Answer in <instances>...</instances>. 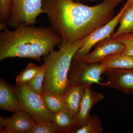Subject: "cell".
<instances>
[{"label": "cell", "mask_w": 133, "mask_h": 133, "mask_svg": "<svg viewBox=\"0 0 133 133\" xmlns=\"http://www.w3.org/2000/svg\"><path fill=\"white\" fill-rule=\"evenodd\" d=\"M118 3L104 0L88 6L73 0H43V13L62 42L81 41L113 18Z\"/></svg>", "instance_id": "cell-1"}, {"label": "cell", "mask_w": 133, "mask_h": 133, "mask_svg": "<svg viewBox=\"0 0 133 133\" xmlns=\"http://www.w3.org/2000/svg\"><path fill=\"white\" fill-rule=\"evenodd\" d=\"M0 32V61L9 58H28L41 62L62 38L50 27L21 23L13 30L6 26Z\"/></svg>", "instance_id": "cell-2"}, {"label": "cell", "mask_w": 133, "mask_h": 133, "mask_svg": "<svg viewBox=\"0 0 133 133\" xmlns=\"http://www.w3.org/2000/svg\"><path fill=\"white\" fill-rule=\"evenodd\" d=\"M83 42V39L75 43L62 42L58 50H52L43 57L46 69L43 91L63 97L70 84L68 76L72 60Z\"/></svg>", "instance_id": "cell-3"}, {"label": "cell", "mask_w": 133, "mask_h": 133, "mask_svg": "<svg viewBox=\"0 0 133 133\" xmlns=\"http://www.w3.org/2000/svg\"><path fill=\"white\" fill-rule=\"evenodd\" d=\"M14 90L20 110L31 115L37 122L52 121L53 113L45 105L41 95L34 92L25 84H16Z\"/></svg>", "instance_id": "cell-4"}, {"label": "cell", "mask_w": 133, "mask_h": 133, "mask_svg": "<svg viewBox=\"0 0 133 133\" xmlns=\"http://www.w3.org/2000/svg\"><path fill=\"white\" fill-rule=\"evenodd\" d=\"M43 0H12L7 26L14 29L21 23L34 25L39 15L43 13Z\"/></svg>", "instance_id": "cell-5"}, {"label": "cell", "mask_w": 133, "mask_h": 133, "mask_svg": "<svg viewBox=\"0 0 133 133\" xmlns=\"http://www.w3.org/2000/svg\"><path fill=\"white\" fill-rule=\"evenodd\" d=\"M107 69L100 63H89L74 56L68 73L70 83L91 85L94 84L101 85V76Z\"/></svg>", "instance_id": "cell-6"}, {"label": "cell", "mask_w": 133, "mask_h": 133, "mask_svg": "<svg viewBox=\"0 0 133 133\" xmlns=\"http://www.w3.org/2000/svg\"><path fill=\"white\" fill-rule=\"evenodd\" d=\"M127 6L126 2L116 16L101 28L84 38L83 46L77 51L74 56L78 59H83L89 54L91 49L95 44L111 37L114 33L116 26L119 24L121 18Z\"/></svg>", "instance_id": "cell-7"}, {"label": "cell", "mask_w": 133, "mask_h": 133, "mask_svg": "<svg viewBox=\"0 0 133 133\" xmlns=\"http://www.w3.org/2000/svg\"><path fill=\"white\" fill-rule=\"evenodd\" d=\"M37 123L31 115L20 110L10 117L0 116V133H28Z\"/></svg>", "instance_id": "cell-8"}, {"label": "cell", "mask_w": 133, "mask_h": 133, "mask_svg": "<svg viewBox=\"0 0 133 133\" xmlns=\"http://www.w3.org/2000/svg\"><path fill=\"white\" fill-rule=\"evenodd\" d=\"M105 73L107 79L101 86L116 89L126 95L133 94V69H108Z\"/></svg>", "instance_id": "cell-9"}, {"label": "cell", "mask_w": 133, "mask_h": 133, "mask_svg": "<svg viewBox=\"0 0 133 133\" xmlns=\"http://www.w3.org/2000/svg\"><path fill=\"white\" fill-rule=\"evenodd\" d=\"M94 47L92 52L81 59L89 63H98L110 55L122 53L124 49V45L119 39H113L111 37L101 41Z\"/></svg>", "instance_id": "cell-10"}, {"label": "cell", "mask_w": 133, "mask_h": 133, "mask_svg": "<svg viewBox=\"0 0 133 133\" xmlns=\"http://www.w3.org/2000/svg\"><path fill=\"white\" fill-rule=\"evenodd\" d=\"M91 87L88 86L86 88L81 100L80 107L76 118L77 129L87 123L91 115L90 111L92 107L104 98L103 94L93 91L91 89Z\"/></svg>", "instance_id": "cell-11"}, {"label": "cell", "mask_w": 133, "mask_h": 133, "mask_svg": "<svg viewBox=\"0 0 133 133\" xmlns=\"http://www.w3.org/2000/svg\"><path fill=\"white\" fill-rule=\"evenodd\" d=\"M88 86H91L71 83L63 97L66 108L75 118L78 113L86 88Z\"/></svg>", "instance_id": "cell-12"}, {"label": "cell", "mask_w": 133, "mask_h": 133, "mask_svg": "<svg viewBox=\"0 0 133 133\" xmlns=\"http://www.w3.org/2000/svg\"><path fill=\"white\" fill-rule=\"evenodd\" d=\"M0 109L13 114L21 110L14 87L2 78L0 79Z\"/></svg>", "instance_id": "cell-13"}, {"label": "cell", "mask_w": 133, "mask_h": 133, "mask_svg": "<svg viewBox=\"0 0 133 133\" xmlns=\"http://www.w3.org/2000/svg\"><path fill=\"white\" fill-rule=\"evenodd\" d=\"M126 2L127 6L120 20L118 28L111 36L113 39L133 34V0H127Z\"/></svg>", "instance_id": "cell-14"}, {"label": "cell", "mask_w": 133, "mask_h": 133, "mask_svg": "<svg viewBox=\"0 0 133 133\" xmlns=\"http://www.w3.org/2000/svg\"><path fill=\"white\" fill-rule=\"evenodd\" d=\"M52 121L57 127L58 133H74L77 129L76 118L65 110L53 114Z\"/></svg>", "instance_id": "cell-15"}, {"label": "cell", "mask_w": 133, "mask_h": 133, "mask_svg": "<svg viewBox=\"0 0 133 133\" xmlns=\"http://www.w3.org/2000/svg\"><path fill=\"white\" fill-rule=\"evenodd\" d=\"M107 69H133V57L118 53L110 55L99 62Z\"/></svg>", "instance_id": "cell-16"}, {"label": "cell", "mask_w": 133, "mask_h": 133, "mask_svg": "<svg viewBox=\"0 0 133 133\" xmlns=\"http://www.w3.org/2000/svg\"><path fill=\"white\" fill-rule=\"evenodd\" d=\"M41 96L47 107L52 113L63 110L69 111L63 97L61 96L47 91H43Z\"/></svg>", "instance_id": "cell-17"}, {"label": "cell", "mask_w": 133, "mask_h": 133, "mask_svg": "<svg viewBox=\"0 0 133 133\" xmlns=\"http://www.w3.org/2000/svg\"><path fill=\"white\" fill-rule=\"evenodd\" d=\"M45 66L43 63L41 65L40 70L35 76L30 81L25 84L31 90L40 95L43 91V85L45 78Z\"/></svg>", "instance_id": "cell-18"}, {"label": "cell", "mask_w": 133, "mask_h": 133, "mask_svg": "<svg viewBox=\"0 0 133 133\" xmlns=\"http://www.w3.org/2000/svg\"><path fill=\"white\" fill-rule=\"evenodd\" d=\"M103 131L102 121L98 115H91L87 123L75 133H102Z\"/></svg>", "instance_id": "cell-19"}, {"label": "cell", "mask_w": 133, "mask_h": 133, "mask_svg": "<svg viewBox=\"0 0 133 133\" xmlns=\"http://www.w3.org/2000/svg\"><path fill=\"white\" fill-rule=\"evenodd\" d=\"M41 66L30 63L26 68L19 73L16 78L17 84H25L35 76L40 70Z\"/></svg>", "instance_id": "cell-20"}, {"label": "cell", "mask_w": 133, "mask_h": 133, "mask_svg": "<svg viewBox=\"0 0 133 133\" xmlns=\"http://www.w3.org/2000/svg\"><path fill=\"white\" fill-rule=\"evenodd\" d=\"M58 130L53 121L37 122L28 133H57Z\"/></svg>", "instance_id": "cell-21"}, {"label": "cell", "mask_w": 133, "mask_h": 133, "mask_svg": "<svg viewBox=\"0 0 133 133\" xmlns=\"http://www.w3.org/2000/svg\"><path fill=\"white\" fill-rule=\"evenodd\" d=\"M12 0H0V29L6 26Z\"/></svg>", "instance_id": "cell-22"}, {"label": "cell", "mask_w": 133, "mask_h": 133, "mask_svg": "<svg viewBox=\"0 0 133 133\" xmlns=\"http://www.w3.org/2000/svg\"><path fill=\"white\" fill-rule=\"evenodd\" d=\"M124 46L122 53L133 57V34L119 38Z\"/></svg>", "instance_id": "cell-23"}, {"label": "cell", "mask_w": 133, "mask_h": 133, "mask_svg": "<svg viewBox=\"0 0 133 133\" xmlns=\"http://www.w3.org/2000/svg\"><path fill=\"white\" fill-rule=\"evenodd\" d=\"M74 1H79L81 0H73ZM85 1H94V0H85ZM106 1H109L112 2L116 3L119 4L120 3L124 1V0H106Z\"/></svg>", "instance_id": "cell-24"}]
</instances>
